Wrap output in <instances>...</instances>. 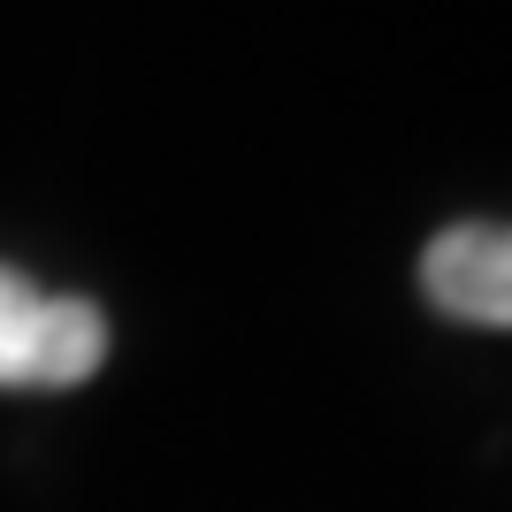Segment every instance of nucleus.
I'll use <instances>...</instances> for the list:
<instances>
[{
  "label": "nucleus",
  "mask_w": 512,
  "mask_h": 512,
  "mask_svg": "<svg viewBox=\"0 0 512 512\" xmlns=\"http://www.w3.org/2000/svg\"><path fill=\"white\" fill-rule=\"evenodd\" d=\"M107 360V321L92 299H46L0 268V390H69Z\"/></svg>",
  "instance_id": "obj_1"
},
{
  "label": "nucleus",
  "mask_w": 512,
  "mask_h": 512,
  "mask_svg": "<svg viewBox=\"0 0 512 512\" xmlns=\"http://www.w3.org/2000/svg\"><path fill=\"white\" fill-rule=\"evenodd\" d=\"M505 237H512V230H505Z\"/></svg>",
  "instance_id": "obj_3"
},
{
  "label": "nucleus",
  "mask_w": 512,
  "mask_h": 512,
  "mask_svg": "<svg viewBox=\"0 0 512 512\" xmlns=\"http://www.w3.org/2000/svg\"><path fill=\"white\" fill-rule=\"evenodd\" d=\"M421 291H428V306L444 321L512 329V237L490 230V222H459V230L428 237Z\"/></svg>",
  "instance_id": "obj_2"
}]
</instances>
